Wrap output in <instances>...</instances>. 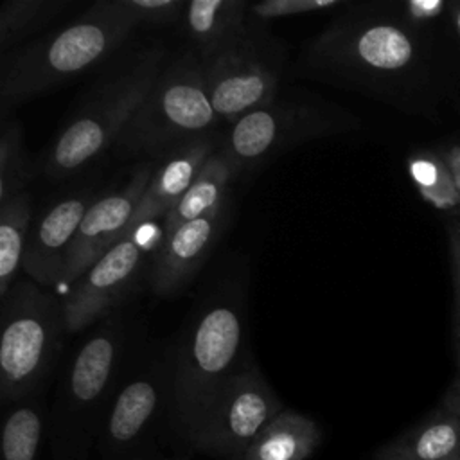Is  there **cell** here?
Masks as SVG:
<instances>
[{
	"instance_id": "cell-1",
	"label": "cell",
	"mask_w": 460,
	"mask_h": 460,
	"mask_svg": "<svg viewBox=\"0 0 460 460\" xmlns=\"http://www.w3.org/2000/svg\"><path fill=\"white\" fill-rule=\"evenodd\" d=\"M291 75L440 122L460 104V45L451 22L417 25L395 0L350 2L302 45Z\"/></svg>"
},
{
	"instance_id": "cell-2",
	"label": "cell",
	"mask_w": 460,
	"mask_h": 460,
	"mask_svg": "<svg viewBox=\"0 0 460 460\" xmlns=\"http://www.w3.org/2000/svg\"><path fill=\"white\" fill-rule=\"evenodd\" d=\"M137 31L119 0H97L66 25L0 56V117L106 65Z\"/></svg>"
},
{
	"instance_id": "cell-3",
	"label": "cell",
	"mask_w": 460,
	"mask_h": 460,
	"mask_svg": "<svg viewBox=\"0 0 460 460\" xmlns=\"http://www.w3.org/2000/svg\"><path fill=\"white\" fill-rule=\"evenodd\" d=\"M167 59L160 41L117 54L77 99L43 158V172L52 180H66L113 147Z\"/></svg>"
},
{
	"instance_id": "cell-4",
	"label": "cell",
	"mask_w": 460,
	"mask_h": 460,
	"mask_svg": "<svg viewBox=\"0 0 460 460\" xmlns=\"http://www.w3.org/2000/svg\"><path fill=\"white\" fill-rule=\"evenodd\" d=\"M246 300L219 289L205 298L172 349L174 428L189 440L212 401L250 361L244 356Z\"/></svg>"
},
{
	"instance_id": "cell-5",
	"label": "cell",
	"mask_w": 460,
	"mask_h": 460,
	"mask_svg": "<svg viewBox=\"0 0 460 460\" xmlns=\"http://www.w3.org/2000/svg\"><path fill=\"white\" fill-rule=\"evenodd\" d=\"M126 329L110 314L68 361L47 417L50 460H90L95 442L129 365Z\"/></svg>"
},
{
	"instance_id": "cell-6",
	"label": "cell",
	"mask_w": 460,
	"mask_h": 460,
	"mask_svg": "<svg viewBox=\"0 0 460 460\" xmlns=\"http://www.w3.org/2000/svg\"><path fill=\"white\" fill-rule=\"evenodd\" d=\"M217 126L201 59L187 49L167 59L147 97L120 131L113 153L122 160L167 153L190 138L216 133Z\"/></svg>"
},
{
	"instance_id": "cell-7",
	"label": "cell",
	"mask_w": 460,
	"mask_h": 460,
	"mask_svg": "<svg viewBox=\"0 0 460 460\" xmlns=\"http://www.w3.org/2000/svg\"><path fill=\"white\" fill-rule=\"evenodd\" d=\"M63 300L36 282L20 280L2 298L0 397L16 404L41 395L61 347Z\"/></svg>"
},
{
	"instance_id": "cell-8",
	"label": "cell",
	"mask_w": 460,
	"mask_h": 460,
	"mask_svg": "<svg viewBox=\"0 0 460 460\" xmlns=\"http://www.w3.org/2000/svg\"><path fill=\"white\" fill-rule=\"evenodd\" d=\"M359 120L307 90H289L235 120L223 147L239 171H253L302 144L352 131Z\"/></svg>"
},
{
	"instance_id": "cell-9",
	"label": "cell",
	"mask_w": 460,
	"mask_h": 460,
	"mask_svg": "<svg viewBox=\"0 0 460 460\" xmlns=\"http://www.w3.org/2000/svg\"><path fill=\"white\" fill-rule=\"evenodd\" d=\"M174 424L172 354L153 352L128 365L102 420L95 460H151L164 426Z\"/></svg>"
},
{
	"instance_id": "cell-10",
	"label": "cell",
	"mask_w": 460,
	"mask_h": 460,
	"mask_svg": "<svg viewBox=\"0 0 460 460\" xmlns=\"http://www.w3.org/2000/svg\"><path fill=\"white\" fill-rule=\"evenodd\" d=\"M289 45L248 22L216 54L201 61L210 102L226 124L271 102L282 88Z\"/></svg>"
},
{
	"instance_id": "cell-11",
	"label": "cell",
	"mask_w": 460,
	"mask_h": 460,
	"mask_svg": "<svg viewBox=\"0 0 460 460\" xmlns=\"http://www.w3.org/2000/svg\"><path fill=\"white\" fill-rule=\"evenodd\" d=\"M282 410V401L250 359L212 401L187 442L219 460H243L250 444Z\"/></svg>"
},
{
	"instance_id": "cell-12",
	"label": "cell",
	"mask_w": 460,
	"mask_h": 460,
	"mask_svg": "<svg viewBox=\"0 0 460 460\" xmlns=\"http://www.w3.org/2000/svg\"><path fill=\"white\" fill-rule=\"evenodd\" d=\"M138 230L126 234L70 284L63 300L66 332H79L108 318L135 288L146 262Z\"/></svg>"
},
{
	"instance_id": "cell-13",
	"label": "cell",
	"mask_w": 460,
	"mask_h": 460,
	"mask_svg": "<svg viewBox=\"0 0 460 460\" xmlns=\"http://www.w3.org/2000/svg\"><path fill=\"white\" fill-rule=\"evenodd\" d=\"M155 162H142L122 189L97 198L84 214L65 259L61 282H74L129 234V221L149 183Z\"/></svg>"
},
{
	"instance_id": "cell-14",
	"label": "cell",
	"mask_w": 460,
	"mask_h": 460,
	"mask_svg": "<svg viewBox=\"0 0 460 460\" xmlns=\"http://www.w3.org/2000/svg\"><path fill=\"white\" fill-rule=\"evenodd\" d=\"M226 219L228 201L162 235L149 266V284L155 295H176L194 279L216 246Z\"/></svg>"
},
{
	"instance_id": "cell-15",
	"label": "cell",
	"mask_w": 460,
	"mask_h": 460,
	"mask_svg": "<svg viewBox=\"0 0 460 460\" xmlns=\"http://www.w3.org/2000/svg\"><path fill=\"white\" fill-rule=\"evenodd\" d=\"M95 199L90 190H79L45 207L32 221L22 266L38 286L61 282L70 244Z\"/></svg>"
},
{
	"instance_id": "cell-16",
	"label": "cell",
	"mask_w": 460,
	"mask_h": 460,
	"mask_svg": "<svg viewBox=\"0 0 460 460\" xmlns=\"http://www.w3.org/2000/svg\"><path fill=\"white\" fill-rule=\"evenodd\" d=\"M217 133L190 138L155 162L149 183L133 212L129 232L138 230L142 225L164 219L176 201L189 189L207 158L219 149Z\"/></svg>"
},
{
	"instance_id": "cell-17",
	"label": "cell",
	"mask_w": 460,
	"mask_h": 460,
	"mask_svg": "<svg viewBox=\"0 0 460 460\" xmlns=\"http://www.w3.org/2000/svg\"><path fill=\"white\" fill-rule=\"evenodd\" d=\"M374 460H460V415L438 401L424 419L377 447Z\"/></svg>"
},
{
	"instance_id": "cell-18",
	"label": "cell",
	"mask_w": 460,
	"mask_h": 460,
	"mask_svg": "<svg viewBox=\"0 0 460 460\" xmlns=\"http://www.w3.org/2000/svg\"><path fill=\"white\" fill-rule=\"evenodd\" d=\"M250 2L246 0H190L178 27L201 61L216 54L246 23Z\"/></svg>"
},
{
	"instance_id": "cell-19",
	"label": "cell",
	"mask_w": 460,
	"mask_h": 460,
	"mask_svg": "<svg viewBox=\"0 0 460 460\" xmlns=\"http://www.w3.org/2000/svg\"><path fill=\"white\" fill-rule=\"evenodd\" d=\"M239 172V167L221 144L219 149L207 158L189 189L164 217L162 235H167L180 225L198 219L226 203L228 189Z\"/></svg>"
},
{
	"instance_id": "cell-20",
	"label": "cell",
	"mask_w": 460,
	"mask_h": 460,
	"mask_svg": "<svg viewBox=\"0 0 460 460\" xmlns=\"http://www.w3.org/2000/svg\"><path fill=\"white\" fill-rule=\"evenodd\" d=\"M322 444V429L311 417L284 408L257 435L243 460H307Z\"/></svg>"
},
{
	"instance_id": "cell-21",
	"label": "cell",
	"mask_w": 460,
	"mask_h": 460,
	"mask_svg": "<svg viewBox=\"0 0 460 460\" xmlns=\"http://www.w3.org/2000/svg\"><path fill=\"white\" fill-rule=\"evenodd\" d=\"M49 408L41 395L11 406L4 419L2 460H40L47 440Z\"/></svg>"
},
{
	"instance_id": "cell-22",
	"label": "cell",
	"mask_w": 460,
	"mask_h": 460,
	"mask_svg": "<svg viewBox=\"0 0 460 460\" xmlns=\"http://www.w3.org/2000/svg\"><path fill=\"white\" fill-rule=\"evenodd\" d=\"M408 176L419 196L437 210L460 214V190L438 147H419L408 155Z\"/></svg>"
},
{
	"instance_id": "cell-23",
	"label": "cell",
	"mask_w": 460,
	"mask_h": 460,
	"mask_svg": "<svg viewBox=\"0 0 460 460\" xmlns=\"http://www.w3.org/2000/svg\"><path fill=\"white\" fill-rule=\"evenodd\" d=\"M32 221V196L29 190L0 205V298L9 293L18 268L23 264Z\"/></svg>"
},
{
	"instance_id": "cell-24",
	"label": "cell",
	"mask_w": 460,
	"mask_h": 460,
	"mask_svg": "<svg viewBox=\"0 0 460 460\" xmlns=\"http://www.w3.org/2000/svg\"><path fill=\"white\" fill-rule=\"evenodd\" d=\"M70 0H5L0 9V56L36 40Z\"/></svg>"
},
{
	"instance_id": "cell-25",
	"label": "cell",
	"mask_w": 460,
	"mask_h": 460,
	"mask_svg": "<svg viewBox=\"0 0 460 460\" xmlns=\"http://www.w3.org/2000/svg\"><path fill=\"white\" fill-rule=\"evenodd\" d=\"M34 167L23 144L20 122L13 117H2L0 124V205L27 190Z\"/></svg>"
},
{
	"instance_id": "cell-26",
	"label": "cell",
	"mask_w": 460,
	"mask_h": 460,
	"mask_svg": "<svg viewBox=\"0 0 460 460\" xmlns=\"http://www.w3.org/2000/svg\"><path fill=\"white\" fill-rule=\"evenodd\" d=\"M349 5L350 0H262L250 4L248 22L266 27L271 20L329 11L338 13Z\"/></svg>"
},
{
	"instance_id": "cell-27",
	"label": "cell",
	"mask_w": 460,
	"mask_h": 460,
	"mask_svg": "<svg viewBox=\"0 0 460 460\" xmlns=\"http://www.w3.org/2000/svg\"><path fill=\"white\" fill-rule=\"evenodd\" d=\"M138 29H164L178 25L185 0H119Z\"/></svg>"
},
{
	"instance_id": "cell-28",
	"label": "cell",
	"mask_w": 460,
	"mask_h": 460,
	"mask_svg": "<svg viewBox=\"0 0 460 460\" xmlns=\"http://www.w3.org/2000/svg\"><path fill=\"white\" fill-rule=\"evenodd\" d=\"M447 252L453 284V316H451V345L455 370H460V219H449L446 225Z\"/></svg>"
},
{
	"instance_id": "cell-29",
	"label": "cell",
	"mask_w": 460,
	"mask_h": 460,
	"mask_svg": "<svg viewBox=\"0 0 460 460\" xmlns=\"http://www.w3.org/2000/svg\"><path fill=\"white\" fill-rule=\"evenodd\" d=\"M402 16L417 25L435 27L449 23V7L447 0H395Z\"/></svg>"
},
{
	"instance_id": "cell-30",
	"label": "cell",
	"mask_w": 460,
	"mask_h": 460,
	"mask_svg": "<svg viewBox=\"0 0 460 460\" xmlns=\"http://www.w3.org/2000/svg\"><path fill=\"white\" fill-rule=\"evenodd\" d=\"M440 402H444L447 408L460 415V370H455V376L446 392L442 394Z\"/></svg>"
},
{
	"instance_id": "cell-31",
	"label": "cell",
	"mask_w": 460,
	"mask_h": 460,
	"mask_svg": "<svg viewBox=\"0 0 460 460\" xmlns=\"http://www.w3.org/2000/svg\"><path fill=\"white\" fill-rule=\"evenodd\" d=\"M438 151L442 153V156L449 164V167L455 174L458 190H460V142H453V144H447V146H438Z\"/></svg>"
},
{
	"instance_id": "cell-32",
	"label": "cell",
	"mask_w": 460,
	"mask_h": 460,
	"mask_svg": "<svg viewBox=\"0 0 460 460\" xmlns=\"http://www.w3.org/2000/svg\"><path fill=\"white\" fill-rule=\"evenodd\" d=\"M449 22H451V29H453V34L460 45V0H455L451 2V7H449Z\"/></svg>"
},
{
	"instance_id": "cell-33",
	"label": "cell",
	"mask_w": 460,
	"mask_h": 460,
	"mask_svg": "<svg viewBox=\"0 0 460 460\" xmlns=\"http://www.w3.org/2000/svg\"><path fill=\"white\" fill-rule=\"evenodd\" d=\"M151 460H189L187 455H174V456H156V458H151Z\"/></svg>"
}]
</instances>
